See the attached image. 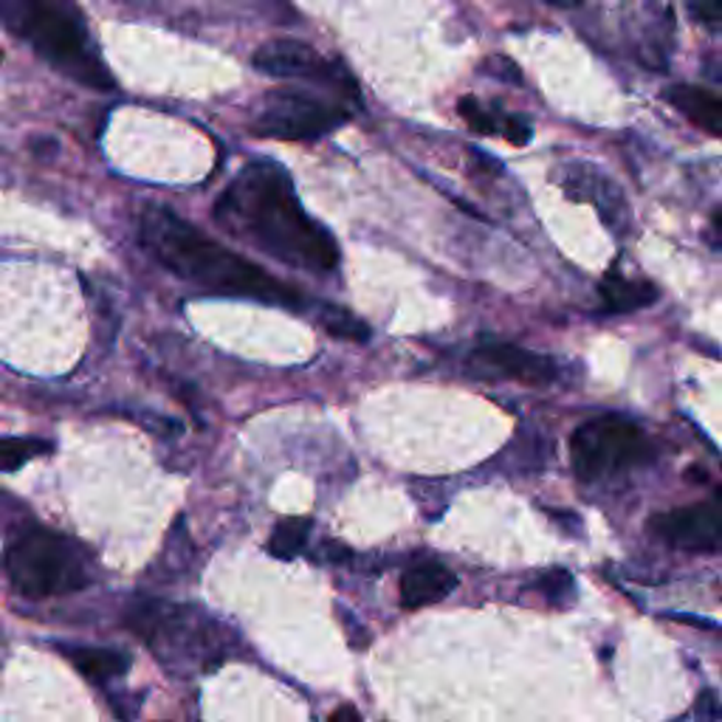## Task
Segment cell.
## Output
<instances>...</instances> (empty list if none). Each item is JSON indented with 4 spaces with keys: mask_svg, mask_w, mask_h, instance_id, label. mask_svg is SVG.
Returning a JSON list of instances; mask_svg holds the SVG:
<instances>
[{
    "mask_svg": "<svg viewBox=\"0 0 722 722\" xmlns=\"http://www.w3.org/2000/svg\"><path fill=\"white\" fill-rule=\"evenodd\" d=\"M226 232L285 265L330 274L339 265V243L310 218L294 193L291 175L271 158L249 162L215 204Z\"/></svg>",
    "mask_w": 722,
    "mask_h": 722,
    "instance_id": "cell-1",
    "label": "cell"
},
{
    "mask_svg": "<svg viewBox=\"0 0 722 722\" xmlns=\"http://www.w3.org/2000/svg\"><path fill=\"white\" fill-rule=\"evenodd\" d=\"M139 240L164 269L198 288L215 294L252 297L269 305L303 308V291L265 274L252 260L240 258L209 234L198 232L189 220L164 207H147L139 218Z\"/></svg>",
    "mask_w": 722,
    "mask_h": 722,
    "instance_id": "cell-2",
    "label": "cell"
},
{
    "mask_svg": "<svg viewBox=\"0 0 722 722\" xmlns=\"http://www.w3.org/2000/svg\"><path fill=\"white\" fill-rule=\"evenodd\" d=\"M0 23L65 77L94 90L117 85L90 43L88 23L74 0H0Z\"/></svg>",
    "mask_w": 722,
    "mask_h": 722,
    "instance_id": "cell-3",
    "label": "cell"
},
{
    "mask_svg": "<svg viewBox=\"0 0 722 722\" xmlns=\"http://www.w3.org/2000/svg\"><path fill=\"white\" fill-rule=\"evenodd\" d=\"M128 624L155 652V658L173 669H215L226 658L223 630L195 606L139 601L130 610Z\"/></svg>",
    "mask_w": 722,
    "mask_h": 722,
    "instance_id": "cell-4",
    "label": "cell"
},
{
    "mask_svg": "<svg viewBox=\"0 0 722 722\" xmlns=\"http://www.w3.org/2000/svg\"><path fill=\"white\" fill-rule=\"evenodd\" d=\"M7 573L29 599L74 593L90 581V556L79 542L54 530L34 528L7 550Z\"/></svg>",
    "mask_w": 722,
    "mask_h": 722,
    "instance_id": "cell-5",
    "label": "cell"
},
{
    "mask_svg": "<svg viewBox=\"0 0 722 722\" xmlns=\"http://www.w3.org/2000/svg\"><path fill=\"white\" fill-rule=\"evenodd\" d=\"M652 458V446L641 426L615 415L587 420L570 438V463L576 478L595 483L601 478L641 466Z\"/></svg>",
    "mask_w": 722,
    "mask_h": 722,
    "instance_id": "cell-6",
    "label": "cell"
},
{
    "mask_svg": "<svg viewBox=\"0 0 722 722\" xmlns=\"http://www.w3.org/2000/svg\"><path fill=\"white\" fill-rule=\"evenodd\" d=\"M350 119L342 105L314 97L308 90L277 88L265 94L258 113L252 119V133L263 139H283V142H305L319 139L330 130L342 128Z\"/></svg>",
    "mask_w": 722,
    "mask_h": 722,
    "instance_id": "cell-7",
    "label": "cell"
},
{
    "mask_svg": "<svg viewBox=\"0 0 722 722\" xmlns=\"http://www.w3.org/2000/svg\"><path fill=\"white\" fill-rule=\"evenodd\" d=\"M254 68L277 79H314V83L333 85L355 97V83L342 72V65L328 63L322 54L299 40H269L260 45L254 54Z\"/></svg>",
    "mask_w": 722,
    "mask_h": 722,
    "instance_id": "cell-8",
    "label": "cell"
},
{
    "mask_svg": "<svg viewBox=\"0 0 722 722\" xmlns=\"http://www.w3.org/2000/svg\"><path fill=\"white\" fill-rule=\"evenodd\" d=\"M720 525L722 514L716 500L666 511V514H655L649 519L652 534L675 548L694 550V554H714L720 548Z\"/></svg>",
    "mask_w": 722,
    "mask_h": 722,
    "instance_id": "cell-9",
    "label": "cell"
},
{
    "mask_svg": "<svg viewBox=\"0 0 722 722\" xmlns=\"http://www.w3.org/2000/svg\"><path fill=\"white\" fill-rule=\"evenodd\" d=\"M474 361L496 370L500 375L534 384V387L550 384L556 379V364L550 355L534 353V350L519 348V344L496 342V339H483V344L474 350Z\"/></svg>",
    "mask_w": 722,
    "mask_h": 722,
    "instance_id": "cell-10",
    "label": "cell"
},
{
    "mask_svg": "<svg viewBox=\"0 0 722 722\" xmlns=\"http://www.w3.org/2000/svg\"><path fill=\"white\" fill-rule=\"evenodd\" d=\"M565 187L573 198H587L590 204H595L601 212V218L613 229H621L624 223H630V209L624 204V195L615 187L613 180L601 175L599 169L590 167V164H570L565 169Z\"/></svg>",
    "mask_w": 722,
    "mask_h": 722,
    "instance_id": "cell-11",
    "label": "cell"
},
{
    "mask_svg": "<svg viewBox=\"0 0 722 722\" xmlns=\"http://www.w3.org/2000/svg\"><path fill=\"white\" fill-rule=\"evenodd\" d=\"M458 587V576L444 568L440 561H418L401 576V606L420 610V606L438 604Z\"/></svg>",
    "mask_w": 722,
    "mask_h": 722,
    "instance_id": "cell-12",
    "label": "cell"
},
{
    "mask_svg": "<svg viewBox=\"0 0 722 722\" xmlns=\"http://www.w3.org/2000/svg\"><path fill=\"white\" fill-rule=\"evenodd\" d=\"M664 97L671 108L680 110L697 128H703L709 135H720L722 102L716 94L697 88V85H671V88L664 90Z\"/></svg>",
    "mask_w": 722,
    "mask_h": 722,
    "instance_id": "cell-13",
    "label": "cell"
},
{
    "mask_svg": "<svg viewBox=\"0 0 722 722\" xmlns=\"http://www.w3.org/2000/svg\"><path fill=\"white\" fill-rule=\"evenodd\" d=\"M65 658L72 660L74 669L83 671L90 683H110L117 677L128 675L130 655L119 649H102V646H59Z\"/></svg>",
    "mask_w": 722,
    "mask_h": 722,
    "instance_id": "cell-14",
    "label": "cell"
},
{
    "mask_svg": "<svg viewBox=\"0 0 722 722\" xmlns=\"http://www.w3.org/2000/svg\"><path fill=\"white\" fill-rule=\"evenodd\" d=\"M601 303H604L606 314H632L658 299V288L652 283H641V280L621 277L619 271H610L599 288Z\"/></svg>",
    "mask_w": 722,
    "mask_h": 722,
    "instance_id": "cell-15",
    "label": "cell"
},
{
    "mask_svg": "<svg viewBox=\"0 0 722 722\" xmlns=\"http://www.w3.org/2000/svg\"><path fill=\"white\" fill-rule=\"evenodd\" d=\"M308 534H310V519H305V516H288V519H280L277 528L271 530L269 536V554L274 556V559H283V561H291L297 559L299 554L305 550V545H308Z\"/></svg>",
    "mask_w": 722,
    "mask_h": 722,
    "instance_id": "cell-16",
    "label": "cell"
},
{
    "mask_svg": "<svg viewBox=\"0 0 722 722\" xmlns=\"http://www.w3.org/2000/svg\"><path fill=\"white\" fill-rule=\"evenodd\" d=\"M319 325L336 339H348V342H370V325L361 322L359 316L350 310L339 308V305H319Z\"/></svg>",
    "mask_w": 722,
    "mask_h": 722,
    "instance_id": "cell-17",
    "label": "cell"
},
{
    "mask_svg": "<svg viewBox=\"0 0 722 722\" xmlns=\"http://www.w3.org/2000/svg\"><path fill=\"white\" fill-rule=\"evenodd\" d=\"M52 444L34 438H0V471H14L26 466L29 460L48 455Z\"/></svg>",
    "mask_w": 722,
    "mask_h": 722,
    "instance_id": "cell-18",
    "label": "cell"
},
{
    "mask_svg": "<svg viewBox=\"0 0 722 722\" xmlns=\"http://www.w3.org/2000/svg\"><path fill=\"white\" fill-rule=\"evenodd\" d=\"M460 117L466 119V124H469L474 133H483V135H494L500 133V124H503V113L500 110H489L483 108V102L474 97H463L458 105Z\"/></svg>",
    "mask_w": 722,
    "mask_h": 722,
    "instance_id": "cell-19",
    "label": "cell"
},
{
    "mask_svg": "<svg viewBox=\"0 0 722 722\" xmlns=\"http://www.w3.org/2000/svg\"><path fill=\"white\" fill-rule=\"evenodd\" d=\"M539 593L550 601L554 606H565L568 601H573L576 595V581L568 570H548V573L539 579Z\"/></svg>",
    "mask_w": 722,
    "mask_h": 722,
    "instance_id": "cell-20",
    "label": "cell"
},
{
    "mask_svg": "<svg viewBox=\"0 0 722 722\" xmlns=\"http://www.w3.org/2000/svg\"><path fill=\"white\" fill-rule=\"evenodd\" d=\"M500 133L508 139L514 147H525V144L534 139V128L525 117H516V113H503V124H500Z\"/></svg>",
    "mask_w": 722,
    "mask_h": 722,
    "instance_id": "cell-21",
    "label": "cell"
},
{
    "mask_svg": "<svg viewBox=\"0 0 722 722\" xmlns=\"http://www.w3.org/2000/svg\"><path fill=\"white\" fill-rule=\"evenodd\" d=\"M689 7H691V12L703 20V23H709L711 29L720 26L722 0H689Z\"/></svg>",
    "mask_w": 722,
    "mask_h": 722,
    "instance_id": "cell-22",
    "label": "cell"
},
{
    "mask_svg": "<svg viewBox=\"0 0 722 722\" xmlns=\"http://www.w3.org/2000/svg\"><path fill=\"white\" fill-rule=\"evenodd\" d=\"M485 72H491L496 79H503V83H523V74H519V68H516L508 57H491L489 63H485Z\"/></svg>",
    "mask_w": 722,
    "mask_h": 722,
    "instance_id": "cell-23",
    "label": "cell"
},
{
    "mask_svg": "<svg viewBox=\"0 0 722 722\" xmlns=\"http://www.w3.org/2000/svg\"><path fill=\"white\" fill-rule=\"evenodd\" d=\"M697 711H700V716H709V720H720V703H716V694L714 691H703L700 694V700H697Z\"/></svg>",
    "mask_w": 722,
    "mask_h": 722,
    "instance_id": "cell-24",
    "label": "cell"
},
{
    "mask_svg": "<svg viewBox=\"0 0 722 722\" xmlns=\"http://www.w3.org/2000/svg\"><path fill=\"white\" fill-rule=\"evenodd\" d=\"M330 720H353V722H359L361 714L355 709H336L333 714H330Z\"/></svg>",
    "mask_w": 722,
    "mask_h": 722,
    "instance_id": "cell-25",
    "label": "cell"
},
{
    "mask_svg": "<svg viewBox=\"0 0 722 722\" xmlns=\"http://www.w3.org/2000/svg\"><path fill=\"white\" fill-rule=\"evenodd\" d=\"M545 3H554V7H573V3H581V0H545Z\"/></svg>",
    "mask_w": 722,
    "mask_h": 722,
    "instance_id": "cell-26",
    "label": "cell"
}]
</instances>
